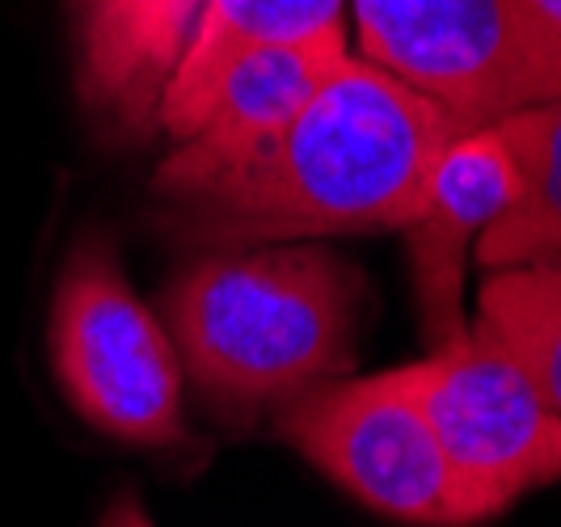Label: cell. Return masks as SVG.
Here are the masks:
<instances>
[{
  "instance_id": "cell-1",
  "label": "cell",
  "mask_w": 561,
  "mask_h": 527,
  "mask_svg": "<svg viewBox=\"0 0 561 527\" xmlns=\"http://www.w3.org/2000/svg\"><path fill=\"white\" fill-rule=\"evenodd\" d=\"M456 123L410 84L346 56L283 136L207 191L169 203V228L203 253L405 232Z\"/></svg>"
},
{
  "instance_id": "cell-2",
  "label": "cell",
  "mask_w": 561,
  "mask_h": 527,
  "mask_svg": "<svg viewBox=\"0 0 561 527\" xmlns=\"http://www.w3.org/2000/svg\"><path fill=\"white\" fill-rule=\"evenodd\" d=\"M364 275L321 245L198 253L165 287L182 376L245 417L337 380L355 363Z\"/></svg>"
},
{
  "instance_id": "cell-3",
  "label": "cell",
  "mask_w": 561,
  "mask_h": 527,
  "mask_svg": "<svg viewBox=\"0 0 561 527\" xmlns=\"http://www.w3.org/2000/svg\"><path fill=\"white\" fill-rule=\"evenodd\" d=\"M367 64L481 131L561 98V51L524 0H351Z\"/></svg>"
},
{
  "instance_id": "cell-4",
  "label": "cell",
  "mask_w": 561,
  "mask_h": 527,
  "mask_svg": "<svg viewBox=\"0 0 561 527\" xmlns=\"http://www.w3.org/2000/svg\"><path fill=\"white\" fill-rule=\"evenodd\" d=\"M51 367L77 414L140 447L182 439V359L106 237H81L51 300Z\"/></svg>"
},
{
  "instance_id": "cell-5",
  "label": "cell",
  "mask_w": 561,
  "mask_h": 527,
  "mask_svg": "<svg viewBox=\"0 0 561 527\" xmlns=\"http://www.w3.org/2000/svg\"><path fill=\"white\" fill-rule=\"evenodd\" d=\"M279 435L351 499L414 527H469L503 506L448 460L393 371L325 380L279 405Z\"/></svg>"
},
{
  "instance_id": "cell-6",
  "label": "cell",
  "mask_w": 561,
  "mask_h": 527,
  "mask_svg": "<svg viewBox=\"0 0 561 527\" xmlns=\"http://www.w3.org/2000/svg\"><path fill=\"white\" fill-rule=\"evenodd\" d=\"M448 460L499 506L561 481V414L494 342H460L393 367Z\"/></svg>"
},
{
  "instance_id": "cell-7",
  "label": "cell",
  "mask_w": 561,
  "mask_h": 527,
  "mask_svg": "<svg viewBox=\"0 0 561 527\" xmlns=\"http://www.w3.org/2000/svg\"><path fill=\"white\" fill-rule=\"evenodd\" d=\"M342 59H346V30H325L317 38L279 43V47H253L232 59L198 114L195 131L178 139L169 161L157 169L152 177L157 198L182 203L250 165L309 106V98L330 81Z\"/></svg>"
},
{
  "instance_id": "cell-8",
  "label": "cell",
  "mask_w": 561,
  "mask_h": 527,
  "mask_svg": "<svg viewBox=\"0 0 561 527\" xmlns=\"http://www.w3.org/2000/svg\"><path fill=\"white\" fill-rule=\"evenodd\" d=\"M519 198V169L494 127L465 131L444 148L426 182L422 216L405 228L422 337L444 351L465 337V266L481 232Z\"/></svg>"
},
{
  "instance_id": "cell-9",
  "label": "cell",
  "mask_w": 561,
  "mask_h": 527,
  "mask_svg": "<svg viewBox=\"0 0 561 527\" xmlns=\"http://www.w3.org/2000/svg\"><path fill=\"white\" fill-rule=\"evenodd\" d=\"M203 4L207 0H72L84 106L127 139L148 136Z\"/></svg>"
},
{
  "instance_id": "cell-10",
  "label": "cell",
  "mask_w": 561,
  "mask_h": 527,
  "mask_svg": "<svg viewBox=\"0 0 561 527\" xmlns=\"http://www.w3.org/2000/svg\"><path fill=\"white\" fill-rule=\"evenodd\" d=\"M342 4L346 0H207L157 111V127L169 139H186L232 59L253 47H279L342 30Z\"/></svg>"
},
{
  "instance_id": "cell-11",
  "label": "cell",
  "mask_w": 561,
  "mask_h": 527,
  "mask_svg": "<svg viewBox=\"0 0 561 527\" xmlns=\"http://www.w3.org/2000/svg\"><path fill=\"white\" fill-rule=\"evenodd\" d=\"M515 157L519 198L478 241V262L490 271L561 262V98L494 123Z\"/></svg>"
},
{
  "instance_id": "cell-12",
  "label": "cell",
  "mask_w": 561,
  "mask_h": 527,
  "mask_svg": "<svg viewBox=\"0 0 561 527\" xmlns=\"http://www.w3.org/2000/svg\"><path fill=\"white\" fill-rule=\"evenodd\" d=\"M561 414V262L490 271L478 291V325Z\"/></svg>"
},
{
  "instance_id": "cell-13",
  "label": "cell",
  "mask_w": 561,
  "mask_h": 527,
  "mask_svg": "<svg viewBox=\"0 0 561 527\" xmlns=\"http://www.w3.org/2000/svg\"><path fill=\"white\" fill-rule=\"evenodd\" d=\"M524 9L536 22V30L561 51V0H524Z\"/></svg>"
},
{
  "instance_id": "cell-14",
  "label": "cell",
  "mask_w": 561,
  "mask_h": 527,
  "mask_svg": "<svg viewBox=\"0 0 561 527\" xmlns=\"http://www.w3.org/2000/svg\"><path fill=\"white\" fill-rule=\"evenodd\" d=\"M102 527H157L148 515H144V506L131 494H123V499L111 502V511L102 515Z\"/></svg>"
}]
</instances>
